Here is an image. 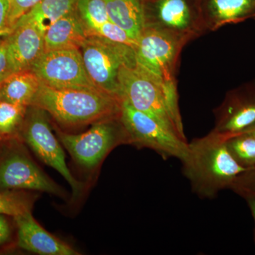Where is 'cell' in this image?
Masks as SVG:
<instances>
[{
	"instance_id": "ba28073f",
	"label": "cell",
	"mask_w": 255,
	"mask_h": 255,
	"mask_svg": "<svg viewBox=\"0 0 255 255\" xmlns=\"http://www.w3.org/2000/svg\"><path fill=\"white\" fill-rule=\"evenodd\" d=\"M145 28L168 32L187 42L206 31L200 0H143Z\"/></svg>"
},
{
	"instance_id": "f1b7e54d",
	"label": "cell",
	"mask_w": 255,
	"mask_h": 255,
	"mask_svg": "<svg viewBox=\"0 0 255 255\" xmlns=\"http://www.w3.org/2000/svg\"><path fill=\"white\" fill-rule=\"evenodd\" d=\"M10 228L9 223L4 216L0 214V246L9 241L10 238Z\"/></svg>"
},
{
	"instance_id": "4fadbf2b",
	"label": "cell",
	"mask_w": 255,
	"mask_h": 255,
	"mask_svg": "<svg viewBox=\"0 0 255 255\" xmlns=\"http://www.w3.org/2000/svg\"><path fill=\"white\" fill-rule=\"evenodd\" d=\"M6 39L8 57L14 73L31 70L45 51L44 33L33 23L16 25Z\"/></svg>"
},
{
	"instance_id": "83f0119b",
	"label": "cell",
	"mask_w": 255,
	"mask_h": 255,
	"mask_svg": "<svg viewBox=\"0 0 255 255\" xmlns=\"http://www.w3.org/2000/svg\"><path fill=\"white\" fill-rule=\"evenodd\" d=\"M9 0H0V36H8L7 29Z\"/></svg>"
},
{
	"instance_id": "6da1fadb",
	"label": "cell",
	"mask_w": 255,
	"mask_h": 255,
	"mask_svg": "<svg viewBox=\"0 0 255 255\" xmlns=\"http://www.w3.org/2000/svg\"><path fill=\"white\" fill-rule=\"evenodd\" d=\"M182 162L193 190L203 198H213L220 191L231 189L238 176L247 170L230 153L225 136L214 130L189 143Z\"/></svg>"
},
{
	"instance_id": "d6986e66",
	"label": "cell",
	"mask_w": 255,
	"mask_h": 255,
	"mask_svg": "<svg viewBox=\"0 0 255 255\" xmlns=\"http://www.w3.org/2000/svg\"><path fill=\"white\" fill-rule=\"evenodd\" d=\"M76 3L77 0H41L21 16L15 26L20 23H31L45 33L53 23L74 11Z\"/></svg>"
},
{
	"instance_id": "3957f363",
	"label": "cell",
	"mask_w": 255,
	"mask_h": 255,
	"mask_svg": "<svg viewBox=\"0 0 255 255\" xmlns=\"http://www.w3.org/2000/svg\"><path fill=\"white\" fill-rule=\"evenodd\" d=\"M119 96L134 108L150 116L170 131L187 140L178 105L177 92L137 65H123L119 73Z\"/></svg>"
},
{
	"instance_id": "277c9868",
	"label": "cell",
	"mask_w": 255,
	"mask_h": 255,
	"mask_svg": "<svg viewBox=\"0 0 255 255\" xmlns=\"http://www.w3.org/2000/svg\"><path fill=\"white\" fill-rule=\"evenodd\" d=\"M80 50L87 75L95 87L121 100L119 70L123 65L136 63L133 47L88 36Z\"/></svg>"
},
{
	"instance_id": "30bf717a",
	"label": "cell",
	"mask_w": 255,
	"mask_h": 255,
	"mask_svg": "<svg viewBox=\"0 0 255 255\" xmlns=\"http://www.w3.org/2000/svg\"><path fill=\"white\" fill-rule=\"evenodd\" d=\"M31 70L41 83L58 89L97 88L89 78L80 49L46 50Z\"/></svg>"
},
{
	"instance_id": "8fae6325",
	"label": "cell",
	"mask_w": 255,
	"mask_h": 255,
	"mask_svg": "<svg viewBox=\"0 0 255 255\" xmlns=\"http://www.w3.org/2000/svg\"><path fill=\"white\" fill-rule=\"evenodd\" d=\"M27 189L63 196L61 188L25 152L9 150L0 157V190Z\"/></svg>"
},
{
	"instance_id": "4316f807",
	"label": "cell",
	"mask_w": 255,
	"mask_h": 255,
	"mask_svg": "<svg viewBox=\"0 0 255 255\" xmlns=\"http://www.w3.org/2000/svg\"><path fill=\"white\" fill-rule=\"evenodd\" d=\"M6 38V36H0V82L14 73L8 57Z\"/></svg>"
},
{
	"instance_id": "ac0fdd59",
	"label": "cell",
	"mask_w": 255,
	"mask_h": 255,
	"mask_svg": "<svg viewBox=\"0 0 255 255\" xmlns=\"http://www.w3.org/2000/svg\"><path fill=\"white\" fill-rule=\"evenodd\" d=\"M41 83V80L31 70L12 73L1 83V100L30 107Z\"/></svg>"
},
{
	"instance_id": "d6a6232c",
	"label": "cell",
	"mask_w": 255,
	"mask_h": 255,
	"mask_svg": "<svg viewBox=\"0 0 255 255\" xmlns=\"http://www.w3.org/2000/svg\"><path fill=\"white\" fill-rule=\"evenodd\" d=\"M254 18H255V16Z\"/></svg>"
},
{
	"instance_id": "9c48e42d",
	"label": "cell",
	"mask_w": 255,
	"mask_h": 255,
	"mask_svg": "<svg viewBox=\"0 0 255 255\" xmlns=\"http://www.w3.org/2000/svg\"><path fill=\"white\" fill-rule=\"evenodd\" d=\"M30 107L31 110L23 126V140L38 158L65 178L72 188L73 197H79L83 184L75 179L69 169L65 152L60 140L52 131L47 112L38 107Z\"/></svg>"
},
{
	"instance_id": "d4e9b609",
	"label": "cell",
	"mask_w": 255,
	"mask_h": 255,
	"mask_svg": "<svg viewBox=\"0 0 255 255\" xmlns=\"http://www.w3.org/2000/svg\"><path fill=\"white\" fill-rule=\"evenodd\" d=\"M40 1L41 0H9L7 29L9 34L14 30L18 20Z\"/></svg>"
},
{
	"instance_id": "ffe728a7",
	"label": "cell",
	"mask_w": 255,
	"mask_h": 255,
	"mask_svg": "<svg viewBox=\"0 0 255 255\" xmlns=\"http://www.w3.org/2000/svg\"><path fill=\"white\" fill-rule=\"evenodd\" d=\"M228 151L235 160L243 168L255 167V135L250 132H242L225 136Z\"/></svg>"
},
{
	"instance_id": "603a6c76",
	"label": "cell",
	"mask_w": 255,
	"mask_h": 255,
	"mask_svg": "<svg viewBox=\"0 0 255 255\" xmlns=\"http://www.w3.org/2000/svg\"><path fill=\"white\" fill-rule=\"evenodd\" d=\"M32 201L21 193L0 190V214L15 216L31 211Z\"/></svg>"
},
{
	"instance_id": "52a82bcc",
	"label": "cell",
	"mask_w": 255,
	"mask_h": 255,
	"mask_svg": "<svg viewBox=\"0 0 255 255\" xmlns=\"http://www.w3.org/2000/svg\"><path fill=\"white\" fill-rule=\"evenodd\" d=\"M60 142L77 163L95 168L116 146L128 144L127 132L119 118L101 121L80 134L58 132Z\"/></svg>"
},
{
	"instance_id": "9a60e30c",
	"label": "cell",
	"mask_w": 255,
	"mask_h": 255,
	"mask_svg": "<svg viewBox=\"0 0 255 255\" xmlns=\"http://www.w3.org/2000/svg\"><path fill=\"white\" fill-rule=\"evenodd\" d=\"M200 5L206 31L255 16V0H200Z\"/></svg>"
},
{
	"instance_id": "7a4b0ae2",
	"label": "cell",
	"mask_w": 255,
	"mask_h": 255,
	"mask_svg": "<svg viewBox=\"0 0 255 255\" xmlns=\"http://www.w3.org/2000/svg\"><path fill=\"white\" fill-rule=\"evenodd\" d=\"M31 106L67 126L119 118L122 100L96 88L58 89L41 83Z\"/></svg>"
},
{
	"instance_id": "484cf974",
	"label": "cell",
	"mask_w": 255,
	"mask_h": 255,
	"mask_svg": "<svg viewBox=\"0 0 255 255\" xmlns=\"http://www.w3.org/2000/svg\"><path fill=\"white\" fill-rule=\"evenodd\" d=\"M230 189H232L242 197L255 195V167L247 169L240 174Z\"/></svg>"
},
{
	"instance_id": "1f68e13d",
	"label": "cell",
	"mask_w": 255,
	"mask_h": 255,
	"mask_svg": "<svg viewBox=\"0 0 255 255\" xmlns=\"http://www.w3.org/2000/svg\"><path fill=\"white\" fill-rule=\"evenodd\" d=\"M1 83H2V82H0V102H1Z\"/></svg>"
},
{
	"instance_id": "7c38bea8",
	"label": "cell",
	"mask_w": 255,
	"mask_h": 255,
	"mask_svg": "<svg viewBox=\"0 0 255 255\" xmlns=\"http://www.w3.org/2000/svg\"><path fill=\"white\" fill-rule=\"evenodd\" d=\"M255 124V84H251L228 94L216 111L213 130L226 137L246 131Z\"/></svg>"
},
{
	"instance_id": "e0dca14e",
	"label": "cell",
	"mask_w": 255,
	"mask_h": 255,
	"mask_svg": "<svg viewBox=\"0 0 255 255\" xmlns=\"http://www.w3.org/2000/svg\"><path fill=\"white\" fill-rule=\"evenodd\" d=\"M112 22L136 42L145 28L143 0H104Z\"/></svg>"
},
{
	"instance_id": "8992f818",
	"label": "cell",
	"mask_w": 255,
	"mask_h": 255,
	"mask_svg": "<svg viewBox=\"0 0 255 255\" xmlns=\"http://www.w3.org/2000/svg\"><path fill=\"white\" fill-rule=\"evenodd\" d=\"M121 122L128 137V144L152 149L164 159L175 157L184 160L189 143L143 112L122 100Z\"/></svg>"
},
{
	"instance_id": "f546056e",
	"label": "cell",
	"mask_w": 255,
	"mask_h": 255,
	"mask_svg": "<svg viewBox=\"0 0 255 255\" xmlns=\"http://www.w3.org/2000/svg\"><path fill=\"white\" fill-rule=\"evenodd\" d=\"M243 198L246 199L249 206L255 223V195H246L243 196Z\"/></svg>"
},
{
	"instance_id": "5bb4252c",
	"label": "cell",
	"mask_w": 255,
	"mask_h": 255,
	"mask_svg": "<svg viewBox=\"0 0 255 255\" xmlns=\"http://www.w3.org/2000/svg\"><path fill=\"white\" fill-rule=\"evenodd\" d=\"M18 246L25 251L42 255H78V251L42 227L31 211L15 216Z\"/></svg>"
},
{
	"instance_id": "2e32d148",
	"label": "cell",
	"mask_w": 255,
	"mask_h": 255,
	"mask_svg": "<svg viewBox=\"0 0 255 255\" xmlns=\"http://www.w3.org/2000/svg\"><path fill=\"white\" fill-rule=\"evenodd\" d=\"M76 9L53 23L44 33L46 50L80 49L87 38Z\"/></svg>"
},
{
	"instance_id": "4dcf8cb0",
	"label": "cell",
	"mask_w": 255,
	"mask_h": 255,
	"mask_svg": "<svg viewBox=\"0 0 255 255\" xmlns=\"http://www.w3.org/2000/svg\"><path fill=\"white\" fill-rule=\"evenodd\" d=\"M246 131L251 132V133L254 134L255 135V124L253 127H251L250 128H248V130H246Z\"/></svg>"
},
{
	"instance_id": "44dd1931",
	"label": "cell",
	"mask_w": 255,
	"mask_h": 255,
	"mask_svg": "<svg viewBox=\"0 0 255 255\" xmlns=\"http://www.w3.org/2000/svg\"><path fill=\"white\" fill-rule=\"evenodd\" d=\"M75 9L87 36L99 26L110 21L104 0H77Z\"/></svg>"
},
{
	"instance_id": "5b68a950",
	"label": "cell",
	"mask_w": 255,
	"mask_h": 255,
	"mask_svg": "<svg viewBox=\"0 0 255 255\" xmlns=\"http://www.w3.org/2000/svg\"><path fill=\"white\" fill-rule=\"evenodd\" d=\"M188 42L168 32L144 28L134 47L137 65L177 92L176 70L181 52Z\"/></svg>"
},
{
	"instance_id": "7402d4cb",
	"label": "cell",
	"mask_w": 255,
	"mask_h": 255,
	"mask_svg": "<svg viewBox=\"0 0 255 255\" xmlns=\"http://www.w3.org/2000/svg\"><path fill=\"white\" fill-rule=\"evenodd\" d=\"M26 108L4 100L0 102V135H9L15 132L23 121Z\"/></svg>"
},
{
	"instance_id": "cb8c5ba5",
	"label": "cell",
	"mask_w": 255,
	"mask_h": 255,
	"mask_svg": "<svg viewBox=\"0 0 255 255\" xmlns=\"http://www.w3.org/2000/svg\"><path fill=\"white\" fill-rule=\"evenodd\" d=\"M88 36L102 37L109 41L123 43L133 48L136 44V42L130 38L127 32L111 21H107L96 28L91 33H89Z\"/></svg>"
}]
</instances>
